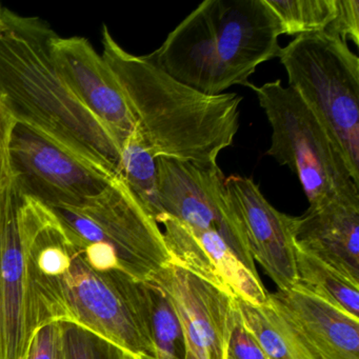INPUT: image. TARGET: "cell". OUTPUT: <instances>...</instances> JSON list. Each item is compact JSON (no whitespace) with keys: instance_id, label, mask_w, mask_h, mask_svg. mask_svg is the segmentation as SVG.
I'll list each match as a JSON object with an SVG mask.
<instances>
[{"instance_id":"cell-19","label":"cell","mask_w":359,"mask_h":359,"mask_svg":"<svg viewBox=\"0 0 359 359\" xmlns=\"http://www.w3.org/2000/svg\"><path fill=\"white\" fill-rule=\"evenodd\" d=\"M119 174L142 207L157 222L163 215V211L159 199L156 158L147 148L136 129L121 146Z\"/></svg>"},{"instance_id":"cell-17","label":"cell","mask_w":359,"mask_h":359,"mask_svg":"<svg viewBox=\"0 0 359 359\" xmlns=\"http://www.w3.org/2000/svg\"><path fill=\"white\" fill-rule=\"evenodd\" d=\"M296 285L354 318L359 319V285L318 258L296 248Z\"/></svg>"},{"instance_id":"cell-7","label":"cell","mask_w":359,"mask_h":359,"mask_svg":"<svg viewBox=\"0 0 359 359\" xmlns=\"http://www.w3.org/2000/svg\"><path fill=\"white\" fill-rule=\"evenodd\" d=\"M251 89L272 129L266 155L296 174L309 207L359 188L337 140L292 88L277 79Z\"/></svg>"},{"instance_id":"cell-21","label":"cell","mask_w":359,"mask_h":359,"mask_svg":"<svg viewBox=\"0 0 359 359\" xmlns=\"http://www.w3.org/2000/svg\"><path fill=\"white\" fill-rule=\"evenodd\" d=\"M279 27L281 35L325 32L337 14V0H264Z\"/></svg>"},{"instance_id":"cell-9","label":"cell","mask_w":359,"mask_h":359,"mask_svg":"<svg viewBox=\"0 0 359 359\" xmlns=\"http://www.w3.org/2000/svg\"><path fill=\"white\" fill-rule=\"evenodd\" d=\"M163 214L192 228L217 233L252 272L258 274L243 224L230 203L219 165L201 168L156 158Z\"/></svg>"},{"instance_id":"cell-22","label":"cell","mask_w":359,"mask_h":359,"mask_svg":"<svg viewBox=\"0 0 359 359\" xmlns=\"http://www.w3.org/2000/svg\"><path fill=\"white\" fill-rule=\"evenodd\" d=\"M58 323L62 359H138L125 348L81 325L71 321Z\"/></svg>"},{"instance_id":"cell-25","label":"cell","mask_w":359,"mask_h":359,"mask_svg":"<svg viewBox=\"0 0 359 359\" xmlns=\"http://www.w3.org/2000/svg\"><path fill=\"white\" fill-rule=\"evenodd\" d=\"M325 33L359 46V1L337 0V14Z\"/></svg>"},{"instance_id":"cell-24","label":"cell","mask_w":359,"mask_h":359,"mask_svg":"<svg viewBox=\"0 0 359 359\" xmlns=\"http://www.w3.org/2000/svg\"><path fill=\"white\" fill-rule=\"evenodd\" d=\"M226 359H270L256 338L243 325L237 306Z\"/></svg>"},{"instance_id":"cell-18","label":"cell","mask_w":359,"mask_h":359,"mask_svg":"<svg viewBox=\"0 0 359 359\" xmlns=\"http://www.w3.org/2000/svg\"><path fill=\"white\" fill-rule=\"evenodd\" d=\"M245 327L270 359H316L283 319L269 306H254L235 299Z\"/></svg>"},{"instance_id":"cell-4","label":"cell","mask_w":359,"mask_h":359,"mask_svg":"<svg viewBox=\"0 0 359 359\" xmlns=\"http://www.w3.org/2000/svg\"><path fill=\"white\" fill-rule=\"evenodd\" d=\"M280 27L264 0H205L149 57L208 95L251 88L258 67L278 57Z\"/></svg>"},{"instance_id":"cell-11","label":"cell","mask_w":359,"mask_h":359,"mask_svg":"<svg viewBox=\"0 0 359 359\" xmlns=\"http://www.w3.org/2000/svg\"><path fill=\"white\" fill-rule=\"evenodd\" d=\"M13 180L0 187V359H25L36 331L31 310L26 245Z\"/></svg>"},{"instance_id":"cell-27","label":"cell","mask_w":359,"mask_h":359,"mask_svg":"<svg viewBox=\"0 0 359 359\" xmlns=\"http://www.w3.org/2000/svg\"><path fill=\"white\" fill-rule=\"evenodd\" d=\"M0 6H1V5H0Z\"/></svg>"},{"instance_id":"cell-3","label":"cell","mask_w":359,"mask_h":359,"mask_svg":"<svg viewBox=\"0 0 359 359\" xmlns=\"http://www.w3.org/2000/svg\"><path fill=\"white\" fill-rule=\"evenodd\" d=\"M102 56L114 73L135 121V129L155 158L201 168L218 165L239 129L243 97L208 95L170 76L148 55L126 51L102 27Z\"/></svg>"},{"instance_id":"cell-8","label":"cell","mask_w":359,"mask_h":359,"mask_svg":"<svg viewBox=\"0 0 359 359\" xmlns=\"http://www.w3.org/2000/svg\"><path fill=\"white\" fill-rule=\"evenodd\" d=\"M10 155L12 180L20 194L50 209L79 207L115 177L18 123Z\"/></svg>"},{"instance_id":"cell-13","label":"cell","mask_w":359,"mask_h":359,"mask_svg":"<svg viewBox=\"0 0 359 359\" xmlns=\"http://www.w3.org/2000/svg\"><path fill=\"white\" fill-rule=\"evenodd\" d=\"M52 56L81 104L106 128L119 149L135 129L125 94L106 60L83 37L56 36Z\"/></svg>"},{"instance_id":"cell-16","label":"cell","mask_w":359,"mask_h":359,"mask_svg":"<svg viewBox=\"0 0 359 359\" xmlns=\"http://www.w3.org/2000/svg\"><path fill=\"white\" fill-rule=\"evenodd\" d=\"M268 304L316 359H359V319L298 289L269 293Z\"/></svg>"},{"instance_id":"cell-1","label":"cell","mask_w":359,"mask_h":359,"mask_svg":"<svg viewBox=\"0 0 359 359\" xmlns=\"http://www.w3.org/2000/svg\"><path fill=\"white\" fill-rule=\"evenodd\" d=\"M18 222L28 259L35 327L71 321L138 359H156L149 331L146 280L94 266L53 210L20 195Z\"/></svg>"},{"instance_id":"cell-26","label":"cell","mask_w":359,"mask_h":359,"mask_svg":"<svg viewBox=\"0 0 359 359\" xmlns=\"http://www.w3.org/2000/svg\"><path fill=\"white\" fill-rule=\"evenodd\" d=\"M16 125L13 115L0 96V187L12 182L10 149Z\"/></svg>"},{"instance_id":"cell-23","label":"cell","mask_w":359,"mask_h":359,"mask_svg":"<svg viewBox=\"0 0 359 359\" xmlns=\"http://www.w3.org/2000/svg\"><path fill=\"white\" fill-rule=\"evenodd\" d=\"M25 359H62V335L58 321H51L33 334Z\"/></svg>"},{"instance_id":"cell-5","label":"cell","mask_w":359,"mask_h":359,"mask_svg":"<svg viewBox=\"0 0 359 359\" xmlns=\"http://www.w3.org/2000/svg\"><path fill=\"white\" fill-rule=\"evenodd\" d=\"M53 211L94 266L149 280L171 262L163 230L121 174L83 205Z\"/></svg>"},{"instance_id":"cell-15","label":"cell","mask_w":359,"mask_h":359,"mask_svg":"<svg viewBox=\"0 0 359 359\" xmlns=\"http://www.w3.org/2000/svg\"><path fill=\"white\" fill-rule=\"evenodd\" d=\"M294 241L296 248L359 285V188L294 217Z\"/></svg>"},{"instance_id":"cell-10","label":"cell","mask_w":359,"mask_h":359,"mask_svg":"<svg viewBox=\"0 0 359 359\" xmlns=\"http://www.w3.org/2000/svg\"><path fill=\"white\" fill-rule=\"evenodd\" d=\"M180 315L186 359H226L236 313L234 298L170 262L152 277Z\"/></svg>"},{"instance_id":"cell-2","label":"cell","mask_w":359,"mask_h":359,"mask_svg":"<svg viewBox=\"0 0 359 359\" xmlns=\"http://www.w3.org/2000/svg\"><path fill=\"white\" fill-rule=\"evenodd\" d=\"M56 36L39 18L0 6V96L18 125L100 171L119 175L121 149L56 67Z\"/></svg>"},{"instance_id":"cell-20","label":"cell","mask_w":359,"mask_h":359,"mask_svg":"<svg viewBox=\"0 0 359 359\" xmlns=\"http://www.w3.org/2000/svg\"><path fill=\"white\" fill-rule=\"evenodd\" d=\"M149 331L156 359H186V338L180 315L167 294L152 279L146 280Z\"/></svg>"},{"instance_id":"cell-14","label":"cell","mask_w":359,"mask_h":359,"mask_svg":"<svg viewBox=\"0 0 359 359\" xmlns=\"http://www.w3.org/2000/svg\"><path fill=\"white\" fill-rule=\"evenodd\" d=\"M231 205L238 215L254 262L264 269L279 291L296 285L294 216L275 209L249 177H226Z\"/></svg>"},{"instance_id":"cell-6","label":"cell","mask_w":359,"mask_h":359,"mask_svg":"<svg viewBox=\"0 0 359 359\" xmlns=\"http://www.w3.org/2000/svg\"><path fill=\"white\" fill-rule=\"evenodd\" d=\"M292 88L337 140L359 186V58L327 33L299 35L278 55Z\"/></svg>"},{"instance_id":"cell-12","label":"cell","mask_w":359,"mask_h":359,"mask_svg":"<svg viewBox=\"0 0 359 359\" xmlns=\"http://www.w3.org/2000/svg\"><path fill=\"white\" fill-rule=\"evenodd\" d=\"M157 224L165 229L163 238L171 262L234 299L254 306L268 302L269 292L259 275L249 270L217 233L192 228L167 214Z\"/></svg>"}]
</instances>
